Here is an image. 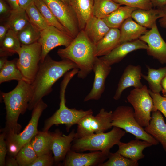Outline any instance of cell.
Segmentation results:
<instances>
[{"instance_id":"26","label":"cell","mask_w":166,"mask_h":166,"mask_svg":"<svg viewBox=\"0 0 166 166\" xmlns=\"http://www.w3.org/2000/svg\"><path fill=\"white\" fill-rule=\"evenodd\" d=\"M137 9L127 6H120L103 19L110 28L119 29L123 22L131 17L132 12Z\"/></svg>"},{"instance_id":"18","label":"cell","mask_w":166,"mask_h":166,"mask_svg":"<svg viewBox=\"0 0 166 166\" xmlns=\"http://www.w3.org/2000/svg\"><path fill=\"white\" fill-rule=\"evenodd\" d=\"M75 135L74 129L67 135L63 134L58 130L53 133L51 149L55 162L59 163L65 159L67 153L71 149L72 142L75 138Z\"/></svg>"},{"instance_id":"13","label":"cell","mask_w":166,"mask_h":166,"mask_svg":"<svg viewBox=\"0 0 166 166\" xmlns=\"http://www.w3.org/2000/svg\"><path fill=\"white\" fill-rule=\"evenodd\" d=\"M139 39L148 45L146 50L148 55L152 57L162 64H166V42L159 31L156 22Z\"/></svg>"},{"instance_id":"29","label":"cell","mask_w":166,"mask_h":166,"mask_svg":"<svg viewBox=\"0 0 166 166\" xmlns=\"http://www.w3.org/2000/svg\"><path fill=\"white\" fill-rule=\"evenodd\" d=\"M147 75H142V77L148 82L150 90L152 92L160 93L163 90L161 82L166 75V66L155 69L147 67Z\"/></svg>"},{"instance_id":"12","label":"cell","mask_w":166,"mask_h":166,"mask_svg":"<svg viewBox=\"0 0 166 166\" xmlns=\"http://www.w3.org/2000/svg\"><path fill=\"white\" fill-rule=\"evenodd\" d=\"M73 39L68 34L52 26L40 31V37L38 41L42 47L40 62L44 61L52 49L58 46L66 47L69 45Z\"/></svg>"},{"instance_id":"21","label":"cell","mask_w":166,"mask_h":166,"mask_svg":"<svg viewBox=\"0 0 166 166\" xmlns=\"http://www.w3.org/2000/svg\"><path fill=\"white\" fill-rule=\"evenodd\" d=\"M110 29L103 19L92 15L87 22L83 30L90 40L95 45Z\"/></svg>"},{"instance_id":"36","label":"cell","mask_w":166,"mask_h":166,"mask_svg":"<svg viewBox=\"0 0 166 166\" xmlns=\"http://www.w3.org/2000/svg\"><path fill=\"white\" fill-rule=\"evenodd\" d=\"M30 141L25 144L16 155V159L19 166H29L37 157Z\"/></svg>"},{"instance_id":"20","label":"cell","mask_w":166,"mask_h":166,"mask_svg":"<svg viewBox=\"0 0 166 166\" xmlns=\"http://www.w3.org/2000/svg\"><path fill=\"white\" fill-rule=\"evenodd\" d=\"M144 129L161 144L166 152V123L160 112L156 110L152 112L149 124Z\"/></svg>"},{"instance_id":"30","label":"cell","mask_w":166,"mask_h":166,"mask_svg":"<svg viewBox=\"0 0 166 166\" xmlns=\"http://www.w3.org/2000/svg\"><path fill=\"white\" fill-rule=\"evenodd\" d=\"M6 22L10 29L17 34L30 22L25 10L19 8L11 10Z\"/></svg>"},{"instance_id":"1","label":"cell","mask_w":166,"mask_h":166,"mask_svg":"<svg viewBox=\"0 0 166 166\" xmlns=\"http://www.w3.org/2000/svg\"><path fill=\"white\" fill-rule=\"evenodd\" d=\"M76 68H78L77 65L69 60L57 61L47 55L43 61L40 62L36 75L31 84L33 95L28 109H33L44 97L51 92L53 86L60 78Z\"/></svg>"},{"instance_id":"6","label":"cell","mask_w":166,"mask_h":166,"mask_svg":"<svg viewBox=\"0 0 166 166\" xmlns=\"http://www.w3.org/2000/svg\"><path fill=\"white\" fill-rule=\"evenodd\" d=\"M112 119L113 127L119 128L126 132L132 134L136 139L146 141L152 145L159 144L136 121L134 117V109L132 107L124 105L118 106L112 112Z\"/></svg>"},{"instance_id":"24","label":"cell","mask_w":166,"mask_h":166,"mask_svg":"<svg viewBox=\"0 0 166 166\" xmlns=\"http://www.w3.org/2000/svg\"><path fill=\"white\" fill-rule=\"evenodd\" d=\"M94 0H69V5L74 11L79 29L83 30L86 23L93 15Z\"/></svg>"},{"instance_id":"19","label":"cell","mask_w":166,"mask_h":166,"mask_svg":"<svg viewBox=\"0 0 166 166\" xmlns=\"http://www.w3.org/2000/svg\"><path fill=\"white\" fill-rule=\"evenodd\" d=\"M117 145L119 148L117 152L126 158L136 161L144 158L143 150L152 145L146 141L136 139L127 143L120 141Z\"/></svg>"},{"instance_id":"48","label":"cell","mask_w":166,"mask_h":166,"mask_svg":"<svg viewBox=\"0 0 166 166\" xmlns=\"http://www.w3.org/2000/svg\"><path fill=\"white\" fill-rule=\"evenodd\" d=\"M5 165L7 166H19L16 159L13 157H10L7 160L5 163Z\"/></svg>"},{"instance_id":"27","label":"cell","mask_w":166,"mask_h":166,"mask_svg":"<svg viewBox=\"0 0 166 166\" xmlns=\"http://www.w3.org/2000/svg\"><path fill=\"white\" fill-rule=\"evenodd\" d=\"M53 137V133L38 131L32 138L30 143L38 156L51 152Z\"/></svg>"},{"instance_id":"7","label":"cell","mask_w":166,"mask_h":166,"mask_svg":"<svg viewBox=\"0 0 166 166\" xmlns=\"http://www.w3.org/2000/svg\"><path fill=\"white\" fill-rule=\"evenodd\" d=\"M47 107V105L42 99L33 109L31 118L22 132L5 134L8 150L11 155L16 156L20 149L37 133L39 120Z\"/></svg>"},{"instance_id":"39","label":"cell","mask_w":166,"mask_h":166,"mask_svg":"<svg viewBox=\"0 0 166 166\" xmlns=\"http://www.w3.org/2000/svg\"><path fill=\"white\" fill-rule=\"evenodd\" d=\"M149 91L153 101V111H159L166 118V99L160 93L153 92L150 89Z\"/></svg>"},{"instance_id":"31","label":"cell","mask_w":166,"mask_h":166,"mask_svg":"<svg viewBox=\"0 0 166 166\" xmlns=\"http://www.w3.org/2000/svg\"><path fill=\"white\" fill-rule=\"evenodd\" d=\"M18 59L7 61L0 69V83L12 80L26 81L17 65Z\"/></svg>"},{"instance_id":"25","label":"cell","mask_w":166,"mask_h":166,"mask_svg":"<svg viewBox=\"0 0 166 166\" xmlns=\"http://www.w3.org/2000/svg\"><path fill=\"white\" fill-rule=\"evenodd\" d=\"M163 14V11L161 9H137L132 12L131 17L140 25L150 29L156 22V20L162 17Z\"/></svg>"},{"instance_id":"34","label":"cell","mask_w":166,"mask_h":166,"mask_svg":"<svg viewBox=\"0 0 166 166\" xmlns=\"http://www.w3.org/2000/svg\"><path fill=\"white\" fill-rule=\"evenodd\" d=\"M34 3L49 26H54L69 34L65 27L58 21L49 8L42 0H36Z\"/></svg>"},{"instance_id":"22","label":"cell","mask_w":166,"mask_h":166,"mask_svg":"<svg viewBox=\"0 0 166 166\" xmlns=\"http://www.w3.org/2000/svg\"><path fill=\"white\" fill-rule=\"evenodd\" d=\"M120 44L139 39L148 31L131 17L126 19L120 27Z\"/></svg>"},{"instance_id":"14","label":"cell","mask_w":166,"mask_h":166,"mask_svg":"<svg viewBox=\"0 0 166 166\" xmlns=\"http://www.w3.org/2000/svg\"><path fill=\"white\" fill-rule=\"evenodd\" d=\"M110 152L95 151L81 153L71 149L65 159V166H95L100 165L108 159Z\"/></svg>"},{"instance_id":"42","label":"cell","mask_w":166,"mask_h":166,"mask_svg":"<svg viewBox=\"0 0 166 166\" xmlns=\"http://www.w3.org/2000/svg\"><path fill=\"white\" fill-rule=\"evenodd\" d=\"M10 6L3 0H0V14L1 16H7L8 17L11 10Z\"/></svg>"},{"instance_id":"11","label":"cell","mask_w":166,"mask_h":166,"mask_svg":"<svg viewBox=\"0 0 166 166\" xmlns=\"http://www.w3.org/2000/svg\"><path fill=\"white\" fill-rule=\"evenodd\" d=\"M42 0L68 33L74 38L80 30L76 15L71 6L60 0Z\"/></svg>"},{"instance_id":"45","label":"cell","mask_w":166,"mask_h":166,"mask_svg":"<svg viewBox=\"0 0 166 166\" xmlns=\"http://www.w3.org/2000/svg\"><path fill=\"white\" fill-rule=\"evenodd\" d=\"M36 0H18L19 7L25 10L30 5L34 3Z\"/></svg>"},{"instance_id":"50","label":"cell","mask_w":166,"mask_h":166,"mask_svg":"<svg viewBox=\"0 0 166 166\" xmlns=\"http://www.w3.org/2000/svg\"><path fill=\"white\" fill-rule=\"evenodd\" d=\"M161 85L163 88V90L166 91V75L162 79Z\"/></svg>"},{"instance_id":"43","label":"cell","mask_w":166,"mask_h":166,"mask_svg":"<svg viewBox=\"0 0 166 166\" xmlns=\"http://www.w3.org/2000/svg\"><path fill=\"white\" fill-rule=\"evenodd\" d=\"M10 29L9 26L6 23L2 24L0 26V43L5 37L8 31Z\"/></svg>"},{"instance_id":"35","label":"cell","mask_w":166,"mask_h":166,"mask_svg":"<svg viewBox=\"0 0 166 166\" xmlns=\"http://www.w3.org/2000/svg\"><path fill=\"white\" fill-rule=\"evenodd\" d=\"M25 10L30 22L40 31L49 26L34 3L30 5Z\"/></svg>"},{"instance_id":"3","label":"cell","mask_w":166,"mask_h":166,"mask_svg":"<svg viewBox=\"0 0 166 166\" xmlns=\"http://www.w3.org/2000/svg\"><path fill=\"white\" fill-rule=\"evenodd\" d=\"M58 55L63 59L76 64L79 70L77 77L85 78L93 70L97 57L95 45L89 39L83 30H80L68 46L58 50Z\"/></svg>"},{"instance_id":"44","label":"cell","mask_w":166,"mask_h":166,"mask_svg":"<svg viewBox=\"0 0 166 166\" xmlns=\"http://www.w3.org/2000/svg\"><path fill=\"white\" fill-rule=\"evenodd\" d=\"M152 7L162 9L166 7V0H151Z\"/></svg>"},{"instance_id":"49","label":"cell","mask_w":166,"mask_h":166,"mask_svg":"<svg viewBox=\"0 0 166 166\" xmlns=\"http://www.w3.org/2000/svg\"><path fill=\"white\" fill-rule=\"evenodd\" d=\"M0 57V69L2 68L8 61L7 60V56H2Z\"/></svg>"},{"instance_id":"8","label":"cell","mask_w":166,"mask_h":166,"mask_svg":"<svg viewBox=\"0 0 166 166\" xmlns=\"http://www.w3.org/2000/svg\"><path fill=\"white\" fill-rule=\"evenodd\" d=\"M42 47L38 42L22 45L18 53L17 66L26 81L31 84L38 71L40 61Z\"/></svg>"},{"instance_id":"51","label":"cell","mask_w":166,"mask_h":166,"mask_svg":"<svg viewBox=\"0 0 166 166\" xmlns=\"http://www.w3.org/2000/svg\"><path fill=\"white\" fill-rule=\"evenodd\" d=\"M64 3L68 5H69V0H60Z\"/></svg>"},{"instance_id":"47","label":"cell","mask_w":166,"mask_h":166,"mask_svg":"<svg viewBox=\"0 0 166 166\" xmlns=\"http://www.w3.org/2000/svg\"><path fill=\"white\" fill-rule=\"evenodd\" d=\"M11 10L17 9L20 8L18 3V0H6Z\"/></svg>"},{"instance_id":"41","label":"cell","mask_w":166,"mask_h":166,"mask_svg":"<svg viewBox=\"0 0 166 166\" xmlns=\"http://www.w3.org/2000/svg\"><path fill=\"white\" fill-rule=\"evenodd\" d=\"M5 134L3 132L0 136V166L5 165V157L7 153L6 143L5 140Z\"/></svg>"},{"instance_id":"5","label":"cell","mask_w":166,"mask_h":166,"mask_svg":"<svg viewBox=\"0 0 166 166\" xmlns=\"http://www.w3.org/2000/svg\"><path fill=\"white\" fill-rule=\"evenodd\" d=\"M126 132L119 128L113 126L112 129L107 132L94 134L74 139L71 149L77 152L87 151L110 152L114 145H117Z\"/></svg>"},{"instance_id":"15","label":"cell","mask_w":166,"mask_h":166,"mask_svg":"<svg viewBox=\"0 0 166 166\" xmlns=\"http://www.w3.org/2000/svg\"><path fill=\"white\" fill-rule=\"evenodd\" d=\"M109 65L97 57L93 65V70L94 73V78L92 88L85 98L84 101L99 99L105 89L106 79L111 70Z\"/></svg>"},{"instance_id":"52","label":"cell","mask_w":166,"mask_h":166,"mask_svg":"<svg viewBox=\"0 0 166 166\" xmlns=\"http://www.w3.org/2000/svg\"><path fill=\"white\" fill-rule=\"evenodd\" d=\"M162 92L163 93V96L166 99V91L162 90Z\"/></svg>"},{"instance_id":"33","label":"cell","mask_w":166,"mask_h":166,"mask_svg":"<svg viewBox=\"0 0 166 166\" xmlns=\"http://www.w3.org/2000/svg\"><path fill=\"white\" fill-rule=\"evenodd\" d=\"M40 31L30 22L17 34L22 45H29L38 42Z\"/></svg>"},{"instance_id":"23","label":"cell","mask_w":166,"mask_h":166,"mask_svg":"<svg viewBox=\"0 0 166 166\" xmlns=\"http://www.w3.org/2000/svg\"><path fill=\"white\" fill-rule=\"evenodd\" d=\"M119 29L110 28L108 33L95 45L97 57L106 55L120 44Z\"/></svg>"},{"instance_id":"40","label":"cell","mask_w":166,"mask_h":166,"mask_svg":"<svg viewBox=\"0 0 166 166\" xmlns=\"http://www.w3.org/2000/svg\"><path fill=\"white\" fill-rule=\"evenodd\" d=\"M54 161L51 153L38 156L29 166H52Z\"/></svg>"},{"instance_id":"37","label":"cell","mask_w":166,"mask_h":166,"mask_svg":"<svg viewBox=\"0 0 166 166\" xmlns=\"http://www.w3.org/2000/svg\"><path fill=\"white\" fill-rule=\"evenodd\" d=\"M138 161L126 158L116 152H110L108 160L101 164L100 166H138Z\"/></svg>"},{"instance_id":"17","label":"cell","mask_w":166,"mask_h":166,"mask_svg":"<svg viewBox=\"0 0 166 166\" xmlns=\"http://www.w3.org/2000/svg\"><path fill=\"white\" fill-rule=\"evenodd\" d=\"M147 44L139 39L120 44L108 54L100 58L108 64L112 65L121 61L129 53L140 49H146Z\"/></svg>"},{"instance_id":"28","label":"cell","mask_w":166,"mask_h":166,"mask_svg":"<svg viewBox=\"0 0 166 166\" xmlns=\"http://www.w3.org/2000/svg\"><path fill=\"white\" fill-rule=\"evenodd\" d=\"M0 57H8L14 53H18L22 45L17 34L10 29L0 43Z\"/></svg>"},{"instance_id":"4","label":"cell","mask_w":166,"mask_h":166,"mask_svg":"<svg viewBox=\"0 0 166 166\" xmlns=\"http://www.w3.org/2000/svg\"><path fill=\"white\" fill-rule=\"evenodd\" d=\"M77 73V70L74 69L65 74L61 84L59 108L51 117L46 120L43 131L48 132L53 125L63 124L65 125L67 132H69L70 128L74 125L77 124L82 118L93 113V111L90 109L85 111L75 108L69 109L66 105L65 93L66 87L70 81Z\"/></svg>"},{"instance_id":"16","label":"cell","mask_w":166,"mask_h":166,"mask_svg":"<svg viewBox=\"0 0 166 166\" xmlns=\"http://www.w3.org/2000/svg\"><path fill=\"white\" fill-rule=\"evenodd\" d=\"M142 75L140 65H128L119 80L113 98L116 100L120 99L123 91L129 87L141 88L144 85L141 81Z\"/></svg>"},{"instance_id":"46","label":"cell","mask_w":166,"mask_h":166,"mask_svg":"<svg viewBox=\"0 0 166 166\" xmlns=\"http://www.w3.org/2000/svg\"><path fill=\"white\" fill-rule=\"evenodd\" d=\"M162 10L163 12V16L159 18V22L162 27L166 29V7Z\"/></svg>"},{"instance_id":"38","label":"cell","mask_w":166,"mask_h":166,"mask_svg":"<svg viewBox=\"0 0 166 166\" xmlns=\"http://www.w3.org/2000/svg\"><path fill=\"white\" fill-rule=\"evenodd\" d=\"M121 5L135 7L137 9L148 10L153 8L151 0H113Z\"/></svg>"},{"instance_id":"32","label":"cell","mask_w":166,"mask_h":166,"mask_svg":"<svg viewBox=\"0 0 166 166\" xmlns=\"http://www.w3.org/2000/svg\"><path fill=\"white\" fill-rule=\"evenodd\" d=\"M121 6L113 0H94L92 15L103 19Z\"/></svg>"},{"instance_id":"10","label":"cell","mask_w":166,"mask_h":166,"mask_svg":"<svg viewBox=\"0 0 166 166\" xmlns=\"http://www.w3.org/2000/svg\"><path fill=\"white\" fill-rule=\"evenodd\" d=\"M112 111H108L101 108L95 116L93 113L86 115L77 124V128L74 139L86 137L94 134L105 132L111 128Z\"/></svg>"},{"instance_id":"2","label":"cell","mask_w":166,"mask_h":166,"mask_svg":"<svg viewBox=\"0 0 166 166\" xmlns=\"http://www.w3.org/2000/svg\"><path fill=\"white\" fill-rule=\"evenodd\" d=\"M33 95L31 84L24 80L18 81L12 90L1 93L6 111V125L3 129L5 134L19 133L21 126L18 122L19 117L28 109Z\"/></svg>"},{"instance_id":"9","label":"cell","mask_w":166,"mask_h":166,"mask_svg":"<svg viewBox=\"0 0 166 166\" xmlns=\"http://www.w3.org/2000/svg\"><path fill=\"white\" fill-rule=\"evenodd\" d=\"M127 98L133 107L136 121L141 126H147L151 119V113L153 111L154 104L146 85L131 90Z\"/></svg>"}]
</instances>
